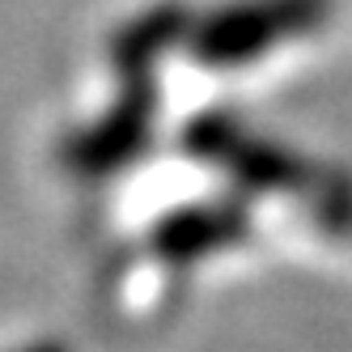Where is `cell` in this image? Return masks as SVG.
I'll list each match as a JSON object with an SVG mask.
<instances>
[{
    "instance_id": "obj_4",
    "label": "cell",
    "mask_w": 352,
    "mask_h": 352,
    "mask_svg": "<svg viewBox=\"0 0 352 352\" xmlns=\"http://www.w3.org/2000/svg\"><path fill=\"white\" fill-rule=\"evenodd\" d=\"M250 230H255V217H250L246 199L238 195L199 199V204H183V208H170L166 217H157V225L148 230V250L174 267H187L204 255L246 242Z\"/></svg>"
},
{
    "instance_id": "obj_2",
    "label": "cell",
    "mask_w": 352,
    "mask_h": 352,
    "mask_svg": "<svg viewBox=\"0 0 352 352\" xmlns=\"http://www.w3.org/2000/svg\"><path fill=\"white\" fill-rule=\"evenodd\" d=\"M331 17V0H234L199 17L187 47L199 68H242L289 38L314 34Z\"/></svg>"
},
{
    "instance_id": "obj_5",
    "label": "cell",
    "mask_w": 352,
    "mask_h": 352,
    "mask_svg": "<svg viewBox=\"0 0 352 352\" xmlns=\"http://www.w3.org/2000/svg\"><path fill=\"white\" fill-rule=\"evenodd\" d=\"M191 26H195L191 5H183V0H157V5L140 9L136 17H128L111 34L107 60L119 77H144V72H153V64L170 47L187 43Z\"/></svg>"
},
{
    "instance_id": "obj_6",
    "label": "cell",
    "mask_w": 352,
    "mask_h": 352,
    "mask_svg": "<svg viewBox=\"0 0 352 352\" xmlns=\"http://www.w3.org/2000/svg\"><path fill=\"white\" fill-rule=\"evenodd\" d=\"M17 352H68V344H64V340H38V344L17 348Z\"/></svg>"
},
{
    "instance_id": "obj_1",
    "label": "cell",
    "mask_w": 352,
    "mask_h": 352,
    "mask_svg": "<svg viewBox=\"0 0 352 352\" xmlns=\"http://www.w3.org/2000/svg\"><path fill=\"white\" fill-rule=\"evenodd\" d=\"M183 148L195 162L225 170L242 191L293 195L318 221V230L336 234V238H352V179L348 174H340L331 166H318V162L293 153L285 144L250 136L225 111L195 115L183 128Z\"/></svg>"
},
{
    "instance_id": "obj_3",
    "label": "cell",
    "mask_w": 352,
    "mask_h": 352,
    "mask_svg": "<svg viewBox=\"0 0 352 352\" xmlns=\"http://www.w3.org/2000/svg\"><path fill=\"white\" fill-rule=\"evenodd\" d=\"M157 107L162 94L153 72L123 77V94L115 98V107H107L94 123L72 128L60 140V166L68 174H81V179H107V174L128 170L153 140Z\"/></svg>"
}]
</instances>
